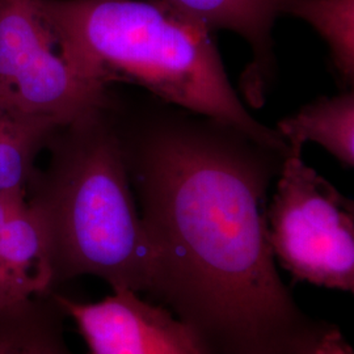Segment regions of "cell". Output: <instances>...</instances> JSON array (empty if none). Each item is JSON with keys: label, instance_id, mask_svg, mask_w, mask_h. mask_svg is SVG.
Segmentation results:
<instances>
[{"label": "cell", "instance_id": "1", "mask_svg": "<svg viewBox=\"0 0 354 354\" xmlns=\"http://www.w3.org/2000/svg\"><path fill=\"white\" fill-rule=\"evenodd\" d=\"M120 130L152 251L151 292L212 354H292L314 320L281 279L268 190L286 155L174 105Z\"/></svg>", "mask_w": 354, "mask_h": 354}, {"label": "cell", "instance_id": "2", "mask_svg": "<svg viewBox=\"0 0 354 354\" xmlns=\"http://www.w3.org/2000/svg\"><path fill=\"white\" fill-rule=\"evenodd\" d=\"M66 61L96 87L121 82L158 100L236 127L289 155L230 83L212 30L165 0H39Z\"/></svg>", "mask_w": 354, "mask_h": 354}, {"label": "cell", "instance_id": "3", "mask_svg": "<svg viewBox=\"0 0 354 354\" xmlns=\"http://www.w3.org/2000/svg\"><path fill=\"white\" fill-rule=\"evenodd\" d=\"M109 108L57 127L49 165L26 189L45 228L54 289L82 276L112 291L151 289V245Z\"/></svg>", "mask_w": 354, "mask_h": 354}, {"label": "cell", "instance_id": "4", "mask_svg": "<svg viewBox=\"0 0 354 354\" xmlns=\"http://www.w3.org/2000/svg\"><path fill=\"white\" fill-rule=\"evenodd\" d=\"M274 259L295 279L354 291V205L298 155H288L268 205Z\"/></svg>", "mask_w": 354, "mask_h": 354}, {"label": "cell", "instance_id": "5", "mask_svg": "<svg viewBox=\"0 0 354 354\" xmlns=\"http://www.w3.org/2000/svg\"><path fill=\"white\" fill-rule=\"evenodd\" d=\"M0 105L57 127L111 106L66 61L39 0H0Z\"/></svg>", "mask_w": 354, "mask_h": 354}, {"label": "cell", "instance_id": "6", "mask_svg": "<svg viewBox=\"0 0 354 354\" xmlns=\"http://www.w3.org/2000/svg\"><path fill=\"white\" fill-rule=\"evenodd\" d=\"M88 346V354H212L198 333L169 310L113 291L99 302L80 304L54 291Z\"/></svg>", "mask_w": 354, "mask_h": 354}, {"label": "cell", "instance_id": "7", "mask_svg": "<svg viewBox=\"0 0 354 354\" xmlns=\"http://www.w3.org/2000/svg\"><path fill=\"white\" fill-rule=\"evenodd\" d=\"M53 291L49 244L26 190L0 193V306Z\"/></svg>", "mask_w": 354, "mask_h": 354}, {"label": "cell", "instance_id": "8", "mask_svg": "<svg viewBox=\"0 0 354 354\" xmlns=\"http://www.w3.org/2000/svg\"><path fill=\"white\" fill-rule=\"evenodd\" d=\"M209 30L227 29L244 38L253 51L247 76L250 102H263L273 71L272 29L279 16L277 0H165Z\"/></svg>", "mask_w": 354, "mask_h": 354}, {"label": "cell", "instance_id": "9", "mask_svg": "<svg viewBox=\"0 0 354 354\" xmlns=\"http://www.w3.org/2000/svg\"><path fill=\"white\" fill-rule=\"evenodd\" d=\"M276 131L286 143L289 155L301 156L306 142H314L342 165H354V92L345 91L320 97L281 120Z\"/></svg>", "mask_w": 354, "mask_h": 354}, {"label": "cell", "instance_id": "10", "mask_svg": "<svg viewBox=\"0 0 354 354\" xmlns=\"http://www.w3.org/2000/svg\"><path fill=\"white\" fill-rule=\"evenodd\" d=\"M66 319L54 291L0 306V354H74L66 340Z\"/></svg>", "mask_w": 354, "mask_h": 354}, {"label": "cell", "instance_id": "11", "mask_svg": "<svg viewBox=\"0 0 354 354\" xmlns=\"http://www.w3.org/2000/svg\"><path fill=\"white\" fill-rule=\"evenodd\" d=\"M57 127L0 105V193L28 189L37 171V155Z\"/></svg>", "mask_w": 354, "mask_h": 354}, {"label": "cell", "instance_id": "12", "mask_svg": "<svg viewBox=\"0 0 354 354\" xmlns=\"http://www.w3.org/2000/svg\"><path fill=\"white\" fill-rule=\"evenodd\" d=\"M277 12L302 19L327 42L335 70L354 80V0H277Z\"/></svg>", "mask_w": 354, "mask_h": 354}, {"label": "cell", "instance_id": "13", "mask_svg": "<svg viewBox=\"0 0 354 354\" xmlns=\"http://www.w3.org/2000/svg\"><path fill=\"white\" fill-rule=\"evenodd\" d=\"M294 354H354V351L339 327L314 322Z\"/></svg>", "mask_w": 354, "mask_h": 354}]
</instances>
